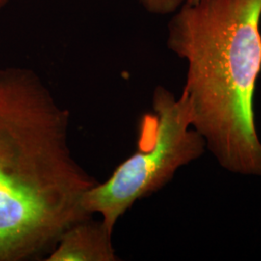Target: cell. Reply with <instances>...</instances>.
<instances>
[{
  "mask_svg": "<svg viewBox=\"0 0 261 261\" xmlns=\"http://www.w3.org/2000/svg\"><path fill=\"white\" fill-rule=\"evenodd\" d=\"M69 126L37 73L0 69V261L47 257L69 226L93 217L83 198L98 181L74 158Z\"/></svg>",
  "mask_w": 261,
  "mask_h": 261,
  "instance_id": "cell-1",
  "label": "cell"
},
{
  "mask_svg": "<svg viewBox=\"0 0 261 261\" xmlns=\"http://www.w3.org/2000/svg\"><path fill=\"white\" fill-rule=\"evenodd\" d=\"M167 46L186 60L192 126L220 166L261 176L254 94L261 74V0H199L172 14Z\"/></svg>",
  "mask_w": 261,
  "mask_h": 261,
  "instance_id": "cell-2",
  "label": "cell"
},
{
  "mask_svg": "<svg viewBox=\"0 0 261 261\" xmlns=\"http://www.w3.org/2000/svg\"><path fill=\"white\" fill-rule=\"evenodd\" d=\"M206 143L192 126L189 105L164 86L152 97V112L140 119L138 149L103 183L90 188L83 198L88 214H99L113 231L118 220L138 200L161 190L180 168L202 156Z\"/></svg>",
  "mask_w": 261,
  "mask_h": 261,
  "instance_id": "cell-3",
  "label": "cell"
},
{
  "mask_svg": "<svg viewBox=\"0 0 261 261\" xmlns=\"http://www.w3.org/2000/svg\"><path fill=\"white\" fill-rule=\"evenodd\" d=\"M112 233L102 219L92 217L69 226L48 253L46 261H115Z\"/></svg>",
  "mask_w": 261,
  "mask_h": 261,
  "instance_id": "cell-4",
  "label": "cell"
},
{
  "mask_svg": "<svg viewBox=\"0 0 261 261\" xmlns=\"http://www.w3.org/2000/svg\"><path fill=\"white\" fill-rule=\"evenodd\" d=\"M140 6L150 14L165 16L173 14L187 0H137Z\"/></svg>",
  "mask_w": 261,
  "mask_h": 261,
  "instance_id": "cell-5",
  "label": "cell"
},
{
  "mask_svg": "<svg viewBox=\"0 0 261 261\" xmlns=\"http://www.w3.org/2000/svg\"><path fill=\"white\" fill-rule=\"evenodd\" d=\"M8 2H9V0H0V11L6 6V4H7Z\"/></svg>",
  "mask_w": 261,
  "mask_h": 261,
  "instance_id": "cell-6",
  "label": "cell"
},
{
  "mask_svg": "<svg viewBox=\"0 0 261 261\" xmlns=\"http://www.w3.org/2000/svg\"><path fill=\"white\" fill-rule=\"evenodd\" d=\"M199 0H187L186 3H190V4H195L196 2H198Z\"/></svg>",
  "mask_w": 261,
  "mask_h": 261,
  "instance_id": "cell-7",
  "label": "cell"
}]
</instances>
